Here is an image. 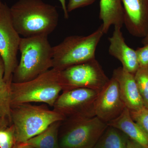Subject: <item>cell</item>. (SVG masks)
<instances>
[{
  "label": "cell",
  "mask_w": 148,
  "mask_h": 148,
  "mask_svg": "<svg viewBox=\"0 0 148 148\" xmlns=\"http://www.w3.org/2000/svg\"><path fill=\"white\" fill-rule=\"evenodd\" d=\"M10 12L14 27L24 38L48 36L59 19L56 7L42 0H18L11 7Z\"/></svg>",
  "instance_id": "1"
},
{
  "label": "cell",
  "mask_w": 148,
  "mask_h": 148,
  "mask_svg": "<svg viewBox=\"0 0 148 148\" xmlns=\"http://www.w3.org/2000/svg\"><path fill=\"white\" fill-rule=\"evenodd\" d=\"M21 58L12 76V82L34 79L53 68V47L47 36L21 38Z\"/></svg>",
  "instance_id": "2"
},
{
  "label": "cell",
  "mask_w": 148,
  "mask_h": 148,
  "mask_svg": "<svg viewBox=\"0 0 148 148\" xmlns=\"http://www.w3.org/2000/svg\"><path fill=\"white\" fill-rule=\"evenodd\" d=\"M66 119L63 114L42 106L23 103L12 106L11 121L15 144L23 143L38 135L53 123Z\"/></svg>",
  "instance_id": "3"
},
{
  "label": "cell",
  "mask_w": 148,
  "mask_h": 148,
  "mask_svg": "<svg viewBox=\"0 0 148 148\" xmlns=\"http://www.w3.org/2000/svg\"><path fill=\"white\" fill-rule=\"evenodd\" d=\"M12 106L23 103H44L54 106L63 90L60 71L52 69L34 79L10 84Z\"/></svg>",
  "instance_id": "4"
},
{
  "label": "cell",
  "mask_w": 148,
  "mask_h": 148,
  "mask_svg": "<svg viewBox=\"0 0 148 148\" xmlns=\"http://www.w3.org/2000/svg\"><path fill=\"white\" fill-rule=\"evenodd\" d=\"M102 26L86 36H71L53 47V68L61 71L95 58L96 48L103 37Z\"/></svg>",
  "instance_id": "5"
},
{
  "label": "cell",
  "mask_w": 148,
  "mask_h": 148,
  "mask_svg": "<svg viewBox=\"0 0 148 148\" xmlns=\"http://www.w3.org/2000/svg\"><path fill=\"white\" fill-rule=\"evenodd\" d=\"M67 119L61 148H93L108 126L96 116Z\"/></svg>",
  "instance_id": "6"
},
{
  "label": "cell",
  "mask_w": 148,
  "mask_h": 148,
  "mask_svg": "<svg viewBox=\"0 0 148 148\" xmlns=\"http://www.w3.org/2000/svg\"><path fill=\"white\" fill-rule=\"evenodd\" d=\"M63 91L84 88L100 92L110 81L95 58L60 71Z\"/></svg>",
  "instance_id": "7"
},
{
  "label": "cell",
  "mask_w": 148,
  "mask_h": 148,
  "mask_svg": "<svg viewBox=\"0 0 148 148\" xmlns=\"http://www.w3.org/2000/svg\"><path fill=\"white\" fill-rule=\"evenodd\" d=\"M21 38L14 27L10 8L3 3L0 8V56L4 64V79L8 82H12L18 64L17 56Z\"/></svg>",
  "instance_id": "8"
},
{
  "label": "cell",
  "mask_w": 148,
  "mask_h": 148,
  "mask_svg": "<svg viewBox=\"0 0 148 148\" xmlns=\"http://www.w3.org/2000/svg\"><path fill=\"white\" fill-rule=\"evenodd\" d=\"M99 92L84 88L64 91L56 101L54 110L64 114L66 119L96 116L94 104Z\"/></svg>",
  "instance_id": "9"
},
{
  "label": "cell",
  "mask_w": 148,
  "mask_h": 148,
  "mask_svg": "<svg viewBox=\"0 0 148 148\" xmlns=\"http://www.w3.org/2000/svg\"><path fill=\"white\" fill-rule=\"evenodd\" d=\"M126 108L121 96L118 83L112 77L95 100V116L108 123L119 116Z\"/></svg>",
  "instance_id": "10"
},
{
  "label": "cell",
  "mask_w": 148,
  "mask_h": 148,
  "mask_svg": "<svg viewBox=\"0 0 148 148\" xmlns=\"http://www.w3.org/2000/svg\"><path fill=\"white\" fill-rule=\"evenodd\" d=\"M124 24L130 34L145 37L148 31V0H121Z\"/></svg>",
  "instance_id": "11"
},
{
  "label": "cell",
  "mask_w": 148,
  "mask_h": 148,
  "mask_svg": "<svg viewBox=\"0 0 148 148\" xmlns=\"http://www.w3.org/2000/svg\"><path fill=\"white\" fill-rule=\"evenodd\" d=\"M121 29L114 27L112 35L109 38V53L121 63L125 70L134 75L140 67L137 52L125 42Z\"/></svg>",
  "instance_id": "12"
},
{
  "label": "cell",
  "mask_w": 148,
  "mask_h": 148,
  "mask_svg": "<svg viewBox=\"0 0 148 148\" xmlns=\"http://www.w3.org/2000/svg\"><path fill=\"white\" fill-rule=\"evenodd\" d=\"M112 77L118 83L121 96L129 111H138L145 108L134 75L121 67L114 70Z\"/></svg>",
  "instance_id": "13"
},
{
  "label": "cell",
  "mask_w": 148,
  "mask_h": 148,
  "mask_svg": "<svg viewBox=\"0 0 148 148\" xmlns=\"http://www.w3.org/2000/svg\"><path fill=\"white\" fill-rule=\"evenodd\" d=\"M107 124L119 129L142 148H148V134L132 119L129 110L127 108L119 116Z\"/></svg>",
  "instance_id": "14"
},
{
  "label": "cell",
  "mask_w": 148,
  "mask_h": 148,
  "mask_svg": "<svg viewBox=\"0 0 148 148\" xmlns=\"http://www.w3.org/2000/svg\"><path fill=\"white\" fill-rule=\"evenodd\" d=\"M99 18L102 21L103 34L108 33L112 25L122 28L124 11L121 0H100Z\"/></svg>",
  "instance_id": "15"
},
{
  "label": "cell",
  "mask_w": 148,
  "mask_h": 148,
  "mask_svg": "<svg viewBox=\"0 0 148 148\" xmlns=\"http://www.w3.org/2000/svg\"><path fill=\"white\" fill-rule=\"evenodd\" d=\"M61 122L53 123L39 134L23 143L34 148H61L58 133Z\"/></svg>",
  "instance_id": "16"
},
{
  "label": "cell",
  "mask_w": 148,
  "mask_h": 148,
  "mask_svg": "<svg viewBox=\"0 0 148 148\" xmlns=\"http://www.w3.org/2000/svg\"><path fill=\"white\" fill-rule=\"evenodd\" d=\"M5 67L0 56V118L8 123L12 122V103L10 84L4 79Z\"/></svg>",
  "instance_id": "17"
},
{
  "label": "cell",
  "mask_w": 148,
  "mask_h": 148,
  "mask_svg": "<svg viewBox=\"0 0 148 148\" xmlns=\"http://www.w3.org/2000/svg\"><path fill=\"white\" fill-rule=\"evenodd\" d=\"M128 139L119 129L108 125L93 148H127Z\"/></svg>",
  "instance_id": "18"
},
{
  "label": "cell",
  "mask_w": 148,
  "mask_h": 148,
  "mask_svg": "<svg viewBox=\"0 0 148 148\" xmlns=\"http://www.w3.org/2000/svg\"><path fill=\"white\" fill-rule=\"evenodd\" d=\"M134 77L144 106L148 108V65L140 66Z\"/></svg>",
  "instance_id": "19"
},
{
  "label": "cell",
  "mask_w": 148,
  "mask_h": 148,
  "mask_svg": "<svg viewBox=\"0 0 148 148\" xmlns=\"http://www.w3.org/2000/svg\"><path fill=\"white\" fill-rule=\"evenodd\" d=\"M15 145L13 125L0 128V148H13Z\"/></svg>",
  "instance_id": "20"
},
{
  "label": "cell",
  "mask_w": 148,
  "mask_h": 148,
  "mask_svg": "<svg viewBox=\"0 0 148 148\" xmlns=\"http://www.w3.org/2000/svg\"><path fill=\"white\" fill-rule=\"evenodd\" d=\"M132 119L141 126L148 135V108L138 111H130Z\"/></svg>",
  "instance_id": "21"
},
{
  "label": "cell",
  "mask_w": 148,
  "mask_h": 148,
  "mask_svg": "<svg viewBox=\"0 0 148 148\" xmlns=\"http://www.w3.org/2000/svg\"><path fill=\"white\" fill-rule=\"evenodd\" d=\"M95 1V0H69L67 5V11L69 13L77 9L90 5Z\"/></svg>",
  "instance_id": "22"
},
{
  "label": "cell",
  "mask_w": 148,
  "mask_h": 148,
  "mask_svg": "<svg viewBox=\"0 0 148 148\" xmlns=\"http://www.w3.org/2000/svg\"><path fill=\"white\" fill-rule=\"evenodd\" d=\"M140 66L148 65V44L136 50Z\"/></svg>",
  "instance_id": "23"
},
{
  "label": "cell",
  "mask_w": 148,
  "mask_h": 148,
  "mask_svg": "<svg viewBox=\"0 0 148 148\" xmlns=\"http://www.w3.org/2000/svg\"><path fill=\"white\" fill-rule=\"evenodd\" d=\"M58 1L61 3L62 9L64 12V17L66 19H68L69 18V13L67 11L66 0H58Z\"/></svg>",
  "instance_id": "24"
},
{
  "label": "cell",
  "mask_w": 148,
  "mask_h": 148,
  "mask_svg": "<svg viewBox=\"0 0 148 148\" xmlns=\"http://www.w3.org/2000/svg\"><path fill=\"white\" fill-rule=\"evenodd\" d=\"M127 148H143L137 143L129 138L127 141Z\"/></svg>",
  "instance_id": "25"
},
{
  "label": "cell",
  "mask_w": 148,
  "mask_h": 148,
  "mask_svg": "<svg viewBox=\"0 0 148 148\" xmlns=\"http://www.w3.org/2000/svg\"><path fill=\"white\" fill-rule=\"evenodd\" d=\"M13 148H34L31 146L28 145L24 143H21V144H16Z\"/></svg>",
  "instance_id": "26"
},
{
  "label": "cell",
  "mask_w": 148,
  "mask_h": 148,
  "mask_svg": "<svg viewBox=\"0 0 148 148\" xmlns=\"http://www.w3.org/2000/svg\"><path fill=\"white\" fill-rule=\"evenodd\" d=\"M142 44L144 45H147L148 44V31L147 34L146 35L145 37L143 38V39L142 41Z\"/></svg>",
  "instance_id": "27"
},
{
  "label": "cell",
  "mask_w": 148,
  "mask_h": 148,
  "mask_svg": "<svg viewBox=\"0 0 148 148\" xmlns=\"http://www.w3.org/2000/svg\"><path fill=\"white\" fill-rule=\"evenodd\" d=\"M8 123L7 122L4 121L3 120L0 118V128L4 127V126H6Z\"/></svg>",
  "instance_id": "28"
},
{
  "label": "cell",
  "mask_w": 148,
  "mask_h": 148,
  "mask_svg": "<svg viewBox=\"0 0 148 148\" xmlns=\"http://www.w3.org/2000/svg\"><path fill=\"white\" fill-rule=\"evenodd\" d=\"M3 3L0 0V8H1V7Z\"/></svg>",
  "instance_id": "29"
}]
</instances>
